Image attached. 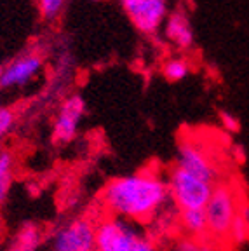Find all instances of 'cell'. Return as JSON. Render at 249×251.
Returning a JSON list of instances; mask_svg holds the SVG:
<instances>
[{"label":"cell","mask_w":249,"mask_h":251,"mask_svg":"<svg viewBox=\"0 0 249 251\" xmlns=\"http://www.w3.org/2000/svg\"><path fill=\"white\" fill-rule=\"evenodd\" d=\"M169 204L166 173L155 166L112 178L100 192L103 215L117 216L140 225H148Z\"/></svg>","instance_id":"1"},{"label":"cell","mask_w":249,"mask_h":251,"mask_svg":"<svg viewBox=\"0 0 249 251\" xmlns=\"http://www.w3.org/2000/svg\"><path fill=\"white\" fill-rule=\"evenodd\" d=\"M96 251H159V239L147 225L101 213L96 218Z\"/></svg>","instance_id":"2"},{"label":"cell","mask_w":249,"mask_h":251,"mask_svg":"<svg viewBox=\"0 0 249 251\" xmlns=\"http://www.w3.org/2000/svg\"><path fill=\"white\" fill-rule=\"evenodd\" d=\"M244 194L239 190V183L232 180H222L214 185L213 194L207 201L204 213L207 220V237L226 248L230 227L239 213Z\"/></svg>","instance_id":"3"},{"label":"cell","mask_w":249,"mask_h":251,"mask_svg":"<svg viewBox=\"0 0 249 251\" xmlns=\"http://www.w3.org/2000/svg\"><path fill=\"white\" fill-rule=\"evenodd\" d=\"M166 181H168L169 202L178 211L204 209L214 188L213 183L174 164L166 171Z\"/></svg>","instance_id":"4"},{"label":"cell","mask_w":249,"mask_h":251,"mask_svg":"<svg viewBox=\"0 0 249 251\" xmlns=\"http://www.w3.org/2000/svg\"><path fill=\"white\" fill-rule=\"evenodd\" d=\"M174 166L216 185L222 181V166L216 162L213 153L195 138H185L179 141Z\"/></svg>","instance_id":"5"},{"label":"cell","mask_w":249,"mask_h":251,"mask_svg":"<svg viewBox=\"0 0 249 251\" xmlns=\"http://www.w3.org/2000/svg\"><path fill=\"white\" fill-rule=\"evenodd\" d=\"M52 251H96V218L78 215L59 225L51 237Z\"/></svg>","instance_id":"6"},{"label":"cell","mask_w":249,"mask_h":251,"mask_svg":"<svg viewBox=\"0 0 249 251\" xmlns=\"http://www.w3.org/2000/svg\"><path fill=\"white\" fill-rule=\"evenodd\" d=\"M138 31L155 35L168 18V0H119Z\"/></svg>","instance_id":"7"},{"label":"cell","mask_w":249,"mask_h":251,"mask_svg":"<svg viewBox=\"0 0 249 251\" xmlns=\"http://www.w3.org/2000/svg\"><path fill=\"white\" fill-rule=\"evenodd\" d=\"M84 115H86V101L78 94H72L61 103L52 124V141L56 145H68L75 140Z\"/></svg>","instance_id":"8"},{"label":"cell","mask_w":249,"mask_h":251,"mask_svg":"<svg viewBox=\"0 0 249 251\" xmlns=\"http://www.w3.org/2000/svg\"><path fill=\"white\" fill-rule=\"evenodd\" d=\"M44 67V59L37 52H28L20 56L4 67L0 75V87H16L28 84L33 77H37Z\"/></svg>","instance_id":"9"},{"label":"cell","mask_w":249,"mask_h":251,"mask_svg":"<svg viewBox=\"0 0 249 251\" xmlns=\"http://www.w3.org/2000/svg\"><path fill=\"white\" fill-rule=\"evenodd\" d=\"M164 35L168 42L178 51H188L194 46L195 33L192 21L188 14L181 9H176L174 12H169L164 21Z\"/></svg>","instance_id":"10"},{"label":"cell","mask_w":249,"mask_h":251,"mask_svg":"<svg viewBox=\"0 0 249 251\" xmlns=\"http://www.w3.org/2000/svg\"><path fill=\"white\" fill-rule=\"evenodd\" d=\"M178 235L194 239L207 237V220L204 209L178 211Z\"/></svg>","instance_id":"11"},{"label":"cell","mask_w":249,"mask_h":251,"mask_svg":"<svg viewBox=\"0 0 249 251\" xmlns=\"http://www.w3.org/2000/svg\"><path fill=\"white\" fill-rule=\"evenodd\" d=\"M44 241V232L37 224L26 222L12 237L7 251H37Z\"/></svg>","instance_id":"12"},{"label":"cell","mask_w":249,"mask_h":251,"mask_svg":"<svg viewBox=\"0 0 249 251\" xmlns=\"http://www.w3.org/2000/svg\"><path fill=\"white\" fill-rule=\"evenodd\" d=\"M249 241V202L248 199L242 201L239 213L235 216L234 224L230 227L228 237H226V248L242 246Z\"/></svg>","instance_id":"13"},{"label":"cell","mask_w":249,"mask_h":251,"mask_svg":"<svg viewBox=\"0 0 249 251\" xmlns=\"http://www.w3.org/2000/svg\"><path fill=\"white\" fill-rule=\"evenodd\" d=\"M225 250H226L225 246L214 243L209 237L194 239V237H185V235L173 237L168 246V251H225Z\"/></svg>","instance_id":"14"},{"label":"cell","mask_w":249,"mask_h":251,"mask_svg":"<svg viewBox=\"0 0 249 251\" xmlns=\"http://www.w3.org/2000/svg\"><path fill=\"white\" fill-rule=\"evenodd\" d=\"M160 70L168 82H181L188 77L192 67L185 58H169L164 61Z\"/></svg>","instance_id":"15"},{"label":"cell","mask_w":249,"mask_h":251,"mask_svg":"<svg viewBox=\"0 0 249 251\" xmlns=\"http://www.w3.org/2000/svg\"><path fill=\"white\" fill-rule=\"evenodd\" d=\"M12 169H14V159L9 152L0 153V202L7 197L9 188L12 183Z\"/></svg>","instance_id":"16"},{"label":"cell","mask_w":249,"mask_h":251,"mask_svg":"<svg viewBox=\"0 0 249 251\" xmlns=\"http://www.w3.org/2000/svg\"><path fill=\"white\" fill-rule=\"evenodd\" d=\"M65 2L66 0H39V7H40L42 18H46V20H54V18H58V14L61 12Z\"/></svg>","instance_id":"17"},{"label":"cell","mask_w":249,"mask_h":251,"mask_svg":"<svg viewBox=\"0 0 249 251\" xmlns=\"http://www.w3.org/2000/svg\"><path fill=\"white\" fill-rule=\"evenodd\" d=\"M218 119H220V126H222L223 129L230 134H235L241 131V121L235 114L228 112V110H222L218 114Z\"/></svg>","instance_id":"18"},{"label":"cell","mask_w":249,"mask_h":251,"mask_svg":"<svg viewBox=\"0 0 249 251\" xmlns=\"http://www.w3.org/2000/svg\"><path fill=\"white\" fill-rule=\"evenodd\" d=\"M14 112L7 106H0V138H4L14 126Z\"/></svg>","instance_id":"19"},{"label":"cell","mask_w":249,"mask_h":251,"mask_svg":"<svg viewBox=\"0 0 249 251\" xmlns=\"http://www.w3.org/2000/svg\"><path fill=\"white\" fill-rule=\"evenodd\" d=\"M2 70H4V67H2V65H0V75H2Z\"/></svg>","instance_id":"20"},{"label":"cell","mask_w":249,"mask_h":251,"mask_svg":"<svg viewBox=\"0 0 249 251\" xmlns=\"http://www.w3.org/2000/svg\"><path fill=\"white\" fill-rule=\"evenodd\" d=\"M93 2H98V0H93Z\"/></svg>","instance_id":"21"}]
</instances>
